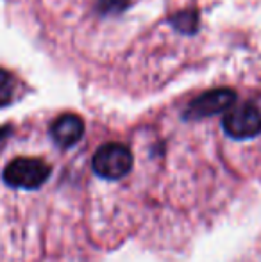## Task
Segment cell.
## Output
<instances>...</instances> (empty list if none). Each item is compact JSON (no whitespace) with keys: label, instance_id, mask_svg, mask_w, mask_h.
<instances>
[{"label":"cell","instance_id":"2","mask_svg":"<svg viewBox=\"0 0 261 262\" xmlns=\"http://www.w3.org/2000/svg\"><path fill=\"white\" fill-rule=\"evenodd\" d=\"M50 177V166L36 157H18L4 168L2 179L14 189H39Z\"/></svg>","mask_w":261,"mask_h":262},{"label":"cell","instance_id":"7","mask_svg":"<svg viewBox=\"0 0 261 262\" xmlns=\"http://www.w3.org/2000/svg\"><path fill=\"white\" fill-rule=\"evenodd\" d=\"M9 132H11V128L9 127H0V143L4 141V139L9 136Z\"/></svg>","mask_w":261,"mask_h":262},{"label":"cell","instance_id":"6","mask_svg":"<svg viewBox=\"0 0 261 262\" xmlns=\"http://www.w3.org/2000/svg\"><path fill=\"white\" fill-rule=\"evenodd\" d=\"M14 98V79L7 70L0 68V107H6Z\"/></svg>","mask_w":261,"mask_h":262},{"label":"cell","instance_id":"4","mask_svg":"<svg viewBox=\"0 0 261 262\" xmlns=\"http://www.w3.org/2000/svg\"><path fill=\"white\" fill-rule=\"evenodd\" d=\"M234 102H236V95L231 90H213L190 102L185 116L192 120L215 116V114L226 113L229 107L234 105Z\"/></svg>","mask_w":261,"mask_h":262},{"label":"cell","instance_id":"1","mask_svg":"<svg viewBox=\"0 0 261 262\" xmlns=\"http://www.w3.org/2000/svg\"><path fill=\"white\" fill-rule=\"evenodd\" d=\"M134 156L132 150L124 143H106L98 146L91 157V169L95 175L106 180H120L132 171Z\"/></svg>","mask_w":261,"mask_h":262},{"label":"cell","instance_id":"5","mask_svg":"<svg viewBox=\"0 0 261 262\" xmlns=\"http://www.w3.org/2000/svg\"><path fill=\"white\" fill-rule=\"evenodd\" d=\"M84 134V121L81 116L72 113L61 114L52 125H50V138L57 146L70 148L77 145Z\"/></svg>","mask_w":261,"mask_h":262},{"label":"cell","instance_id":"3","mask_svg":"<svg viewBox=\"0 0 261 262\" xmlns=\"http://www.w3.org/2000/svg\"><path fill=\"white\" fill-rule=\"evenodd\" d=\"M222 128L236 141L256 138L261 132V109L251 102L229 107L222 116Z\"/></svg>","mask_w":261,"mask_h":262}]
</instances>
